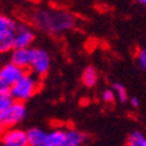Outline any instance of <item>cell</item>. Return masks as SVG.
<instances>
[{
  "instance_id": "ba28073f",
  "label": "cell",
  "mask_w": 146,
  "mask_h": 146,
  "mask_svg": "<svg viewBox=\"0 0 146 146\" xmlns=\"http://www.w3.org/2000/svg\"><path fill=\"white\" fill-rule=\"evenodd\" d=\"M32 48H14L12 50L11 62L19 66L22 69H28L31 66Z\"/></svg>"
},
{
  "instance_id": "ac0fdd59",
  "label": "cell",
  "mask_w": 146,
  "mask_h": 146,
  "mask_svg": "<svg viewBox=\"0 0 146 146\" xmlns=\"http://www.w3.org/2000/svg\"><path fill=\"white\" fill-rule=\"evenodd\" d=\"M13 103V98L9 95V92L7 94H0V112L4 111L7 106H9Z\"/></svg>"
},
{
  "instance_id": "8992f818",
  "label": "cell",
  "mask_w": 146,
  "mask_h": 146,
  "mask_svg": "<svg viewBox=\"0 0 146 146\" xmlns=\"http://www.w3.org/2000/svg\"><path fill=\"white\" fill-rule=\"evenodd\" d=\"M1 141L4 146H28L27 132L21 129H6L1 133Z\"/></svg>"
},
{
  "instance_id": "e0dca14e",
  "label": "cell",
  "mask_w": 146,
  "mask_h": 146,
  "mask_svg": "<svg viewBox=\"0 0 146 146\" xmlns=\"http://www.w3.org/2000/svg\"><path fill=\"white\" fill-rule=\"evenodd\" d=\"M136 62H137V66L146 71V47L144 48H140V49L137 52L136 54Z\"/></svg>"
},
{
  "instance_id": "5bb4252c",
  "label": "cell",
  "mask_w": 146,
  "mask_h": 146,
  "mask_svg": "<svg viewBox=\"0 0 146 146\" xmlns=\"http://www.w3.org/2000/svg\"><path fill=\"white\" fill-rule=\"evenodd\" d=\"M15 26H17L15 21L12 19L11 17L0 13V35L6 33V32L14 31Z\"/></svg>"
},
{
  "instance_id": "2e32d148",
  "label": "cell",
  "mask_w": 146,
  "mask_h": 146,
  "mask_svg": "<svg viewBox=\"0 0 146 146\" xmlns=\"http://www.w3.org/2000/svg\"><path fill=\"white\" fill-rule=\"evenodd\" d=\"M113 91L116 94V97L119 100V102L125 103L127 101V91L121 83H115L113 84Z\"/></svg>"
},
{
  "instance_id": "ffe728a7",
  "label": "cell",
  "mask_w": 146,
  "mask_h": 146,
  "mask_svg": "<svg viewBox=\"0 0 146 146\" xmlns=\"http://www.w3.org/2000/svg\"><path fill=\"white\" fill-rule=\"evenodd\" d=\"M9 88L11 87L8 86V84L0 78V94H7V92H9Z\"/></svg>"
},
{
  "instance_id": "cb8c5ba5",
  "label": "cell",
  "mask_w": 146,
  "mask_h": 146,
  "mask_svg": "<svg viewBox=\"0 0 146 146\" xmlns=\"http://www.w3.org/2000/svg\"><path fill=\"white\" fill-rule=\"evenodd\" d=\"M3 132H4V130H3L1 127H0V135H1V133H3Z\"/></svg>"
},
{
  "instance_id": "3957f363",
  "label": "cell",
  "mask_w": 146,
  "mask_h": 146,
  "mask_svg": "<svg viewBox=\"0 0 146 146\" xmlns=\"http://www.w3.org/2000/svg\"><path fill=\"white\" fill-rule=\"evenodd\" d=\"M27 109L22 102L13 101L9 106L0 112V127L3 130L11 129L19 124L26 117Z\"/></svg>"
},
{
  "instance_id": "603a6c76",
  "label": "cell",
  "mask_w": 146,
  "mask_h": 146,
  "mask_svg": "<svg viewBox=\"0 0 146 146\" xmlns=\"http://www.w3.org/2000/svg\"><path fill=\"white\" fill-rule=\"evenodd\" d=\"M139 146H146V137L144 138V140L140 143V145H139Z\"/></svg>"
},
{
  "instance_id": "277c9868",
  "label": "cell",
  "mask_w": 146,
  "mask_h": 146,
  "mask_svg": "<svg viewBox=\"0 0 146 146\" xmlns=\"http://www.w3.org/2000/svg\"><path fill=\"white\" fill-rule=\"evenodd\" d=\"M52 58L50 55L43 48H32V58L29 69L38 77L46 76L50 70Z\"/></svg>"
},
{
  "instance_id": "44dd1931",
  "label": "cell",
  "mask_w": 146,
  "mask_h": 146,
  "mask_svg": "<svg viewBox=\"0 0 146 146\" xmlns=\"http://www.w3.org/2000/svg\"><path fill=\"white\" fill-rule=\"evenodd\" d=\"M131 105L135 106V108H138L139 106V101H138L137 97H132V98H131Z\"/></svg>"
},
{
  "instance_id": "8fae6325",
  "label": "cell",
  "mask_w": 146,
  "mask_h": 146,
  "mask_svg": "<svg viewBox=\"0 0 146 146\" xmlns=\"http://www.w3.org/2000/svg\"><path fill=\"white\" fill-rule=\"evenodd\" d=\"M66 132L63 130H53L49 133H46V138L43 140L42 146H61L64 140Z\"/></svg>"
},
{
  "instance_id": "5b68a950",
  "label": "cell",
  "mask_w": 146,
  "mask_h": 146,
  "mask_svg": "<svg viewBox=\"0 0 146 146\" xmlns=\"http://www.w3.org/2000/svg\"><path fill=\"white\" fill-rule=\"evenodd\" d=\"M35 40L34 31L25 23H17L14 28V48H31Z\"/></svg>"
},
{
  "instance_id": "7a4b0ae2",
  "label": "cell",
  "mask_w": 146,
  "mask_h": 146,
  "mask_svg": "<svg viewBox=\"0 0 146 146\" xmlns=\"http://www.w3.org/2000/svg\"><path fill=\"white\" fill-rule=\"evenodd\" d=\"M41 82L39 77L33 72H25L13 86L9 88V95L13 101L17 102H26L39 91Z\"/></svg>"
},
{
  "instance_id": "30bf717a",
  "label": "cell",
  "mask_w": 146,
  "mask_h": 146,
  "mask_svg": "<svg viewBox=\"0 0 146 146\" xmlns=\"http://www.w3.org/2000/svg\"><path fill=\"white\" fill-rule=\"evenodd\" d=\"M86 135L77 130H69L66 132L64 140L61 146H81L86 141Z\"/></svg>"
},
{
  "instance_id": "d6986e66",
  "label": "cell",
  "mask_w": 146,
  "mask_h": 146,
  "mask_svg": "<svg viewBox=\"0 0 146 146\" xmlns=\"http://www.w3.org/2000/svg\"><path fill=\"white\" fill-rule=\"evenodd\" d=\"M101 98L105 103H112L116 98V94H115L113 89H105L101 95Z\"/></svg>"
},
{
  "instance_id": "9a60e30c",
  "label": "cell",
  "mask_w": 146,
  "mask_h": 146,
  "mask_svg": "<svg viewBox=\"0 0 146 146\" xmlns=\"http://www.w3.org/2000/svg\"><path fill=\"white\" fill-rule=\"evenodd\" d=\"M145 135L140 131H133L129 135L127 138V146H139L140 143L144 140Z\"/></svg>"
},
{
  "instance_id": "6da1fadb",
  "label": "cell",
  "mask_w": 146,
  "mask_h": 146,
  "mask_svg": "<svg viewBox=\"0 0 146 146\" xmlns=\"http://www.w3.org/2000/svg\"><path fill=\"white\" fill-rule=\"evenodd\" d=\"M31 22L35 28L43 33L61 35L74 29L77 23V19L67 9L43 7L35 9L31 14Z\"/></svg>"
},
{
  "instance_id": "9c48e42d",
  "label": "cell",
  "mask_w": 146,
  "mask_h": 146,
  "mask_svg": "<svg viewBox=\"0 0 146 146\" xmlns=\"http://www.w3.org/2000/svg\"><path fill=\"white\" fill-rule=\"evenodd\" d=\"M81 81L86 88H94L98 82V71L95 67L88 66L87 68H84L82 72Z\"/></svg>"
},
{
  "instance_id": "52a82bcc",
  "label": "cell",
  "mask_w": 146,
  "mask_h": 146,
  "mask_svg": "<svg viewBox=\"0 0 146 146\" xmlns=\"http://www.w3.org/2000/svg\"><path fill=\"white\" fill-rule=\"evenodd\" d=\"M26 72L25 69L20 68L19 66L14 64L13 62H7L0 67V78L4 82H6L8 86H13V84Z\"/></svg>"
},
{
  "instance_id": "d4e9b609",
  "label": "cell",
  "mask_w": 146,
  "mask_h": 146,
  "mask_svg": "<svg viewBox=\"0 0 146 146\" xmlns=\"http://www.w3.org/2000/svg\"><path fill=\"white\" fill-rule=\"evenodd\" d=\"M28 146H36V145H28Z\"/></svg>"
},
{
  "instance_id": "7402d4cb",
  "label": "cell",
  "mask_w": 146,
  "mask_h": 146,
  "mask_svg": "<svg viewBox=\"0 0 146 146\" xmlns=\"http://www.w3.org/2000/svg\"><path fill=\"white\" fill-rule=\"evenodd\" d=\"M135 1H137V3H138V4H140V5L146 6V0H135Z\"/></svg>"
},
{
  "instance_id": "7c38bea8",
  "label": "cell",
  "mask_w": 146,
  "mask_h": 146,
  "mask_svg": "<svg viewBox=\"0 0 146 146\" xmlns=\"http://www.w3.org/2000/svg\"><path fill=\"white\" fill-rule=\"evenodd\" d=\"M14 49V31L0 35V54H6Z\"/></svg>"
},
{
  "instance_id": "4fadbf2b",
  "label": "cell",
  "mask_w": 146,
  "mask_h": 146,
  "mask_svg": "<svg viewBox=\"0 0 146 146\" xmlns=\"http://www.w3.org/2000/svg\"><path fill=\"white\" fill-rule=\"evenodd\" d=\"M27 138L29 145L42 146L43 140L46 138V132L39 127H32L27 131Z\"/></svg>"
}]
</instances>
